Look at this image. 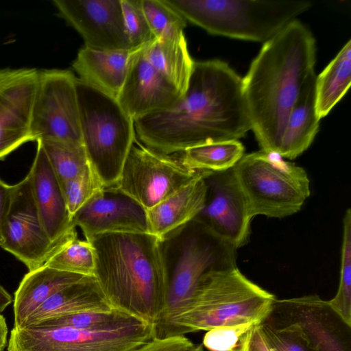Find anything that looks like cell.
<instances>
[{
	"instance_id": "obj_23",
	"label": "cell",
	"mask_w": 351,
	"mask_h": 351,
	"mask_svg": "<svg viewBox=\"0 0 351 351\" xmlns=\"http://www.w3.org/2000/svg\"><path fill=\"white\" fill-rule=\"evenodd\" d=\"M315 75L304 85L288 117L277 154L293 160L313 143L319 127L315 108Z\"/></svg>"
},
{
	"instance_id": "obj_5",
	"label": "cell",
	"mask_w": 351,
	"mask_h": 351,
	"mask_svg": "<svg viewBox=\"0 0 351 351\" xmlns=\"http://www.w3.org/2000/svg\"><path fill=\"white\" fill-rule=\"evenodd\" d=\"M164 1L210 34L264 43L312 6L306 0Z\"/></svg>"
},
{
	"instance_id": "obj_28",
	"label": "cell",
	"mask_w": 351,
	"mask_h": 351,
	"mask_svg": "<svg viewBox=\"0 0 351 351\" xmlns=\"http://www.w3.org/2000/svg\"><path fill=\"white\" fill-rule=\"evenodd\" d=\"M45 265L63 271L94 276V250L89 241L80 239L75 232L52 253Z\"/></svg>"
},
{
	"instance_id": "obj_8",
	"label": "cell",
	"mask_w": 351,
	"mask_h": 351,
	"mask_svg": "<svg viewBox=\"0 0 351 351\" xmlns=\"http://www.w3.org/2000/svg\"><path fill=\"white\" fill-rule=\"evenodd\" d=\"M155 337L154 326L138 319L105 330L14 326L7 346L8 351H131Z\"/></svg>"
},
{
	"instance_id": "obj_33",
	"label": "cell",
	"mask_w": 351,
	"mask_h": 351,
	"mask_svg": "<svg viewBox=\"0 0 351 351\" xmlns=\"http://www.w3.org/2000/svg\"><path fill=\"white\" fill-rule=\"evenodd\" d=\"M261 325L271 351H318L297 324L285 322L274 326L264 321Z\"/></svg>"
},
{
	"instance_id": "obj_14",
	"label": "cell",
	"mask_w": 351,
	"mask_h": 351,
	"mask_svg": "<svg viewBox=\"0 0 351 351\" xmlns=\"http://www.w3.org/2000/svg\"><path fill=\"white\" fill-rule=\"evenodd\" d=\"M39 71L0 69V160L34 141L32 114Z\"/></svg>"
},
{
	"instance_id": "obj_38",
	"label": "cell",
	"mask_w": 351,
	"mask_h": 351,
	"mask_svg": "<svg viewBox=\"0 0 351 351\" xmlns=\"http://www.w3.org/2000/svg\"><path fill=\"white\" fill-rule=\"evenodd\" d=\"M262 323L252 326L230 351H271L262 330Z\"/></svg>"
},
{
	"instance_id": "obj_15",
	"label": "cell",
	"mask_w": 351,
	"mask_h": 351,
	"mask_svg": "<svg viewBox=\"0 0 351 351\" xmlns=\"http://www.w3.org/2000/svg\"><path fill=\"white\" fill-rule=\"evenodd\" d=\"M59 15L82 37L84 46L101 51L130 50L121 0H54Z\"/></svg>"
},
{
	"instance_id": "obj_21",
	"label": "cell",
	"mask_w": 351,
	"mask_h": 351,
	"mask_svg": "<svg viewBox=\"0 0 351 351\" xmlns=\"http://www.w3.org/2000/svg\"><path fill=\"white\" fill-rule=\"evenodd\" d=\"M139 49L101 51L84 46L79 50L72 67L80 80L117 99L131 61Z\"/></svg>"
},
{
	"instance_id": "obj_19",
	"label": "cell",
	"mask_w": 351,
	"mask_h": 351,
	"mask_svg": "<svg viewBox=\"0 0 351 351\" xmlns=\"http://www.w3.org/2000/svg\"><path fill=\"white\" fill-rule=\"evenodd\" d=\"M273 310L283 313L285 322L298 324L318 351H350L331 318L334 313L318 295L276 300Z\"/></svg>"
},
{
	"instance_id": "obj_20",
	"label": "cell",
	"mask_w": 351,
	"mask_h": 351,
	"mask_svg": "<svg viewBox=\"0 0 351 351\" xmlns=\"http://www.w3.org/2000/svg\"><path fill=\"white\" fill-rule=\"evenodd\" d=\"M205 171L158 204L147 210L149 232L162 241L195 219L203 209L207 186Z\"/></svg>"
},
{
	"instance_id": "obj_25",
	"label": "cell",
	"mask_w": 351,
	"mask_h": 351,
	"mask_svg": "<svg viewBox=\"0 0 351 351\" xmlns=\"http://www.w3.org/2000/svg\"><path fill=\"white\" fill-rule=\"evenodd\" d=\"M143 52L149 62L183 94L194 62L189 54L184 34L155 38L144 47Z\"/></svg>"
},
{
	"instance_id": "obj_24",
	"label": "cell",
	"mask_w": 351,
	"mask_h": 351,
	"mask_svg": "<svg viewBox=\"0 0 351 351\" xmlns=\"http://www.w3.org/2000/svg\"><path fill=\"white\" fill-rule=\"evenodd\" d=\"M85 277L46 265L29 271L14 293V326L22 327L27 317L52 295Z\"/></svg>"
},
{
	"instance_id": "obj_35",
	"label": "cell",
	"mask_w": 351,
	"mask_h": 351,
	"mask_svg": "<svg viewBox=\"0 0 351 351\" xmlns=\"http://www.w3.org/2000/svg\"><path fill=\"white\" fill-rule=\"evenodd\" d=\"M126 36L131 49L143 47L155 39L142 9L141 0H121Z\"/></svg>"
},
{
	"instance_id": "obj_9",
	"label": "cell",
	"mask_w": 351,
	"mask_h": 351,
	"mask_svg": "<svg viewBox=\"0 0 351 351\" xmlns=\"http://www.w3.org/2000/svg\"><path fill=\"white\" fill-rule=\"evenodd\" d=\"M178 258L169 275L165 305L155 326L156 336L190 300L201 278L211 269L236 265L237 250L199 222L189 223Z\"/></svg>"
},
{
	"instance_id": "obj_1",
	"label": "cell",
	"mask_w": 351,
	"mask_h": 351,
	"mask_svg": "<svg viewBox=\"0 0 351 351\" xmlns=\"http://www.w3.org/2000/svg\"><path fill=\"white\" fill-rule=\"evenodd\" d=\"M134 128L143 145L165 154L239 140L252 130L242 78L222 60L194 61L178 101L134 120Z\"/></svg>"
},
{
	"instance_id": "obj_11",
	"label": "cell",
	"mask_w": 351,
	"mask_h": 351,
	"mask_svg": "<svg viewBox=\"0 0 351 351\" xmlns=\"http://www.w3.org/2000/svg\"><path fill=\"white\" fill-rule=\"evenodd\" d=\"M77 78L69 70L39 71L31 123L34 141L82 145Z\"/></svg>"
},
{
	"instance_id": "obj_39",
	"label": "cell",
	"mask_w": 351,
	"mask_h": 351,
	"mask_svg": "<svg viewBox=\"0 0 351 351\" xmlns=\"http://www.w3.org/2000/svg\"><path fill=\"white\" fill-rule=\"evenodd\" d=\"M12 195V185H9L0 179V237L1 228L10 206Z\"/></svg>"
},
{
	"instance_id": "obj_6",
	"label": "cell",
	"mask_w": 351,
	"mask_h": 351,
	"mask_svg": "<svg viewBox=\"0 0 351 351\" xmlns=\"http://www.w3.org/2000/svg\"><path fill=\"white\" fill-rule=\"evenodd\" d=\"M82 145L105 188L114 186L136 141L134 121L115 97L77 78Z\"/></svg>"
},
{
	"instance_id": "obj_17",
	"label": "cell",
	"mask_w": 351,
	"mask_h": 351,
	"mask_svg": "<svg viewBox=\"0 0 351 351\" xmlns=\"http://www.w3.org/2000/svg\"><path fill=\"white\" fill-rule=\"evenodd\" d=\"M143 48H140L134 54L117 98L134 121L171 108L182 95L179 89L149 62Z\"/></svg>"
},
{
	"instance_id": "obj_42",
	"label": "cell",
	"mask_w": 351,
	"mask_h": 351,
	"mask_svg": "<svg viewBox=\"0 0 351 351\" xmlns=\"http://www.w3.org/2000/svg\"><path fill=\"white\" fill-rule=\"evenodd\" d=\"M189 351H204V346L202 344H195Z\"/></svg>"
},
{
	"instance_id": "obj_3",
	"label": "cell",
	"mask_w": 351,
	"mask_h": 351,
	"mask_svg": "<svg viewBox=\"0 0 351 351\" xmlns=\"http://www.w3.org/2000/svg\"><path fill=\"white\" fill-rule=\"evenodd\" d=\"M88 241L95 256L94 277L109 306L155 327L169 278L163 241L135 232H106Z\"/></svg>"
},
{
	"instance_id": "obj_37",
	"label": "cell",
	"mask_w": 351,
	"mask_h": 351,
	"mask_svg": "<svg viewBox=\"0 0 351 351\" xmlns=\"http://www.w3.org/2000/svg\"><path fill=\"white\" fill-rule=\"evenodd\" d=\"M195 345L184 335L155 337L131 351H189Z\"/></svg>"
},
{
	"instance_id": "obj_27",
	"label": "cell",
	"mask_w": 351,
	"mask_h": 351,
	"mask_svg": "<svg viewBox=\"0 0 351 351\" xmlns=\"http://www.w3.org/2000/svg\"><path fill=\"white\" fill-rule=\"evenodd\" d=\"M244 147L239 140L208 143L183 151L180 156L190 168L218 172L232 169L243 156Z\"/></svg>"
},
{
	"instance_id": "obj_10",
	"label": "cell",
	"mask_w": 351,
	"mask_h": 351,
	"mask_svg": "<svg viewBox=\"0 0 351 351\" xmlns=\"http://www.w3.org/2000/svg\"><path fill=\"white\" fill-rule=\"evenodd\" d=\"M204 172L189 167L180 157L157 152L136 140L112 187L147 210Z\"/></svg>"
},
{
	"instance_id": "obj_31",
	"label": "cell",
	"mask_w": 351,
	"mask_h": 351,
	"mask_svg": "<svg viewBox=\"0 0 351 351\" xmlns=\"http://www.w3.org/2000/svg\"><path fill=\"white\" fill-rule=\"evenodd\" d=\"M134 319H137L112 309L105 311L81 312L52 317L33 326H67L78 329L105 330L126 324Z\"/></svg>"
},
{
	"instance_id": "obj_13",
	"label": "cell",
	"mask_w": 351,
	"mask_h": 351,
	"mask_svg": "<svg viewBox=\"0 0 351 351\" xmlns=\"http://www.w3.org/2000/svg\"><path fill=\"white\" fill-rule=\"evenodd\" d=\"M204 180L206 202L193 220L237 250L248 241L252 217L232 169L209 171Z\"/></svg>"
},
{
	"instance_id": "obj_43",
	"label": "cell",
	"mask_w": 351,
	"mask_h": 351,
	"mask_svg": "<svg viewBox=\"0 0 351 351\" xmlns=\"http://www.w3.org/2000/svg\"><path fill=\"white\" fill-rule=\"evenodd\" d=\"M1 239L0 237V247H1Z\"/></svg>"
},
{
	"instance_id": "obj_18",
	"label": "cell",
	"mask_w": 351,
	"mask_h": 351,
	"mask_svg": "<svg viewBox=\"0 0 351 351\" xmlns=\"http://www.w3.org/2000/svg\"><path fill=\"white\" fill-rule=\"evenodd\" d=\"M29 173L42 226L51 242L58 247L76 232V227L71 223L60 182L38 141Z\"/></svg>"
},
{
	"instance_id": "obj_4",
	"label": "cell",
	"mask_w": 351,
	"mask_h": 351,
	"mask_svg": "<svg viewBox=\"0 0 351 351\" xmlns=\"http://www.w3.org/2000/svg\"><path fill=\"white\" fill-rule=\"evenodd\" d=\"M275 301L273 294L250 280L237 266L211 269L202 276L185 306L156 337L262 323L269 317Z\"/></svg>"
},
{
	"instance_id": "obj_36",
	"label": "cell",
	"mask_w": 351,
	"mask_h": 351,
	"mask_svg": "<svg viewBox=\"0 0 351 351\" xmlns=\"http://www.w3.org/2000/svg\"><path fill=\"white\" fill-rule=\"evenodd\" d=\"M254 324L246 323L213 328L206 331L202 345L210 351H230L243 334Z\"/></svg>"
},
{
	"instance_id": "obj_30",
	"label": "cell",
	"mask_w": 351,
	"mask_h": 351,
	"mask_svg": "<svg viewBox=\"0 0 351 351\" xmlns=\"http://www.w3.org/2000/svg\"><path fill=\"white\" fill-rule=\"evenodd\" d=\"M37 141L42 145L60 183L76 177L90 167L83 145L52 141Z\"/></svg>"
},
{
	"instance_id": "obj_26",
	"label": "cell",
	"mask_w": 351,
	"mask_h": 351,
	"mask_svg": "<svg viewBox=\"0 0 351 351\" xmlns=\"http://www.w3.org/2000/svg\"><path fill=\"white\" fill-rule=\"evenodd\" d=\"M351 84V40L315 77V108L319 119L341 99Z\"/></svg>"
},
{
	"instance_id": "obj_41",
	"label": "cell",
	"mask_w": 351,
	"mask_h": 351,
	"mask_svg": "<svg viewBox=\"0 0 351 351\" xmlns=\"http://www.w3.org/2000/svg\"><path fill=\"white\" fill-rule=\"evenodd\" d=\"M12 302H13L12 296L0 285V314L11 304Z\"/></svg>"
},
{
	"instance_id": "obj_16",
	"label": "cell",
	"mask_w": 351,
	"mask_h": 351,
	"mask_svg": "<svg viewBox=\"0 0 351 351\" xmlns=\"http://www.w3.org/2000/svg\"><path fill=\"white\" fill-rule=\"evenodd\" d=\"M86 240L113 232H149L146 210L136 201L114 187L93 196L71 217Z\"/></svg>"
},
{
	"instance_id": "obj_34",
	"label": "cell",
	"mask_w": 351,
	"mask_h": 351,
	"mask_svg": "<svg viewBox=\"0 0 351 351\" xmlns=\"http://www.w3.org/2000/svg\"><path fill=\"white\" fill-rule=\"evenodd\" d=\"M60 184L71 219L93 196L105 189L91 166L81 174Z\"/></svg>"
},
{
	"instance_id": "obj_32",
	"label": "cell",
	"mask_w": 351,
	"mask_h": 351,
	"mask_svg": "<svg viewBox=\"0 0 351 351\" xmlns=\"http://www.w3.org/2000/svg\"><path fill=\"white\" fill-rule=\"evenodd\" d=\"M141 3L155 38H173L184 34L186 21L164 0H141Z\"/></svg>"
},
{
	"instance_id": "obj_2",
	"label": "cell",
	"mask_w": 351,
	"mask_h": 351,
	"mask_svg": "<svg viewBox=\"0 0 351 351\" xmlns=\"http://www.w3.org/2000/svg\"><path fill=\"white\" fill-rule=\"evenodd\" d=\"M315 40L294 20L264 43L242 78L252 130L261 150L277 154L290 112L315 75Z\"/></svg>"
},
{
	"instance_id": "obj_7",
	"label": "cell",
	"mask_w": 351,
	"mask_h": 351,
	"mask_svg": "<svg viewBox=\"0 0 351 351\" xmlns=\"http://www.w3.org/2000/svg\"><path fill=\"white\" fill-rule=\"evenodd\" d=\"M232 169L252 218L292 215L311 193L306 171L275 153L260 150L243 155Z\"/></svg>"
},
{
	"instance_id": "obj_12",
	"label": "cell",
	"mask_w": 351,
	"mask_h": 351,
	"mask_svg": "<svg viewBox=\"0 0 351 351\" xmlns=\"http://www.w3.org/2000/svg\"><path fill=\"white\" fill-rule=\"evenodd\" d=\"M1 247L23 263L29 271L40 267L60 246H55L42 226L29 173L12 185L10 206L3 222Z\"/></svg>"
},
{
	"instance_id": "obj_29",
	"label": "cell",
	"mask_w": 351,
	"mask_h": 351,
	"mask_svg": "<svg viewBox=\"0 0 351 351\" xmlns=\"http://www.w3.org/2000/svg\"><path fill=\"white\" fill-rule=\"evenodd\" d=\"M343 241L340 278L334 298L326 304L348 328L351 327V210L347 209L343 220Z\"/></svg>"
},
{
	"instance_id": "obj_40",
	"label": "cell",
	"mask_w": 351,
	"mask_h": 351,
	"mask_svg": "<svg viewBox=\"0 0 351 351\" xmlns=\"http://www.w3.org/2000/svg\"><path fill=\"white\" fill-rule=\"evenodd\" d=\"M8 326L4 317L0 314V351H4L8 344Z\"/></svg>"
},
{
	"instance_id": "obj_22",
	"label": "cell",
	"mask_w": 351,
	"mask_h": 351,
	"mask_svg": "<svg viewBox=\"0 0 351 351\" xmlns=\"http://www.w3.org/2000/svg\"><path fill=\"white\" fill-rule=\"evenodd\" d=\"M112 309L95 277L86 276L52 295L27 317L22 327L52 317Z\"/></svg>"
}]
</instances>
